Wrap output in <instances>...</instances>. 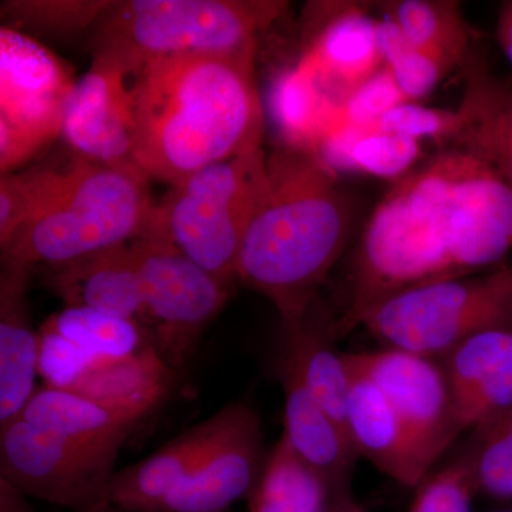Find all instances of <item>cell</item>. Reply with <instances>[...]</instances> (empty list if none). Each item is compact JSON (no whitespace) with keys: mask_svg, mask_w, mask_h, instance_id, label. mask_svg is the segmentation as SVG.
<instances>
[{"mask_svg":"<svg viewBox=\"0 0 512 512\" xmlns=\"http://www.w3.org/2000/svg\"><path fill=\"white\" fill-rule=\"evenodd\" d=\"M512 249V188L483 158L440 154L394 183L372 212L338 338L394 293L494 266Z\"/></svg>","mask_w":512,"mask_h":512,"instance_id":"cell-1","label":"cell"},{"mask_svg":"<svg viewBox=\"0 0 512 512\" xmlns=\"http://www.w3.org/2000/svg\"><path fill=\"white\" fill-rule=\"evenodd\" d=\"M256 53L148 60L138 83L134 164L150 180L171 187L262 148Z\"/></svg>","mask_w":512,"mask_h":512,"instance_id":"cell-2","label":"cell"},{"mask_svg":"<svg viewBox=\"0 0 512 512\" xmlns=\"http://www.w3.org/2000/svg\"><path fill=\"white\" fill-rule=\"evenodd\" d=\"M352 201L316 154L282 147L266 158V184L237 262V282L269 299L282 325L320 296L353 228Z\"/></svg>","mask_w":512,"mask_h":512,"instance_id":"cell-3","label":"cell"},{"mask_svg":"<svg viewBox=\"0 0 512 512\" xmlns=\"http://www.w3.org/2000/svg\"><path fill=\"white\" fill-rule=\"evenodd\" d=\"M154 208L150 178L136 164L84 158L55 200L0 248L2 259L53 266L128 244L146 232Z\"/></svg>","mask_w":512,"mask_h":512,"instance_id":"cell-4","label":"cell"},{"mask_svg":"<svg viewBox=\"0 0 512 512\" xmlns=\"http://www.w3.org/2000/svg\"><path fill=\"white\" fill-rule=\"evenodd\" d=\"M266 158L264 148H258L171 185L146 231L234 286L242 241L264 192Z\"/></svg>","mask_w":512,"mask_h":512,"instance_id":"cell-5","label":"cell"},{"mask_svg":"<svg viewBox=\"0 0 512 512\" xmlns=\"http://www.w3.org/2000/svg\"><path fill=\"white\" fill-rule=\"evenodd\" d=\"M286 6L278 0L113 2L94 28V42L117 43L146 62L258 50L259 37L281 18Z\"/></svg>","mask_w":512,"mask_h":512,"instance_id":"cell-6","label":"cell"},{"mask_svg":"<svg viewBox=\"0 0 512 512\" xmlns=\"http://www.w3.org/2000/svg\"><path fill=\"white\" fill-rule=\"evenodd\" d=\"M360 326L386 348L443 359L476 333L512 328V266L404 289L377 303Z\"/></svg>","mask_w":512,"mask_h":512,"instance_id":"cell-7","label":"cell"},{"mask_svg":"<svg viewBox=\"0 0 512 512\" xmlns=\"http://www.w3.org/2000/svg\"><path fill=\"white\" fill-rule=\"evenodd\" d=\"M131 247L143 292V326L164 362L175 373L183 372L234 286L205 271L154 232H144Z\"/></svg>","mask_w":512,"mask_h":512,"instance_id":"cell-8","label":"cell"},{"mask_svg":"<svg viewBox=\"0 0 512 512\" xmlns=\"http://www.w3.org/2000/svg\"><path fill=\"white\" fill-rule=\"evenodd\" d=\"M76 83L40 40L0 28V173L18 171L62 137Z\"/></svg>","mask_w":512,"mask_h":512,"instance_id":"cell-9","label":"cell"},{"mask_svg":"<svg viewBox=\"0 0 512 512\" xmlns=\"http://www.w3.org/2000/svg\"><path fill=\"white\" fill-rule=\"evenodd\" d=\"M117 457L62 439L20 416L0 426V478L28 497L76 512L111 510Z\"/></svg>","mask_w":512,"mask_h":512,"instance_id":"cell-10","label":"cell"},{"mask_svg":"<svg viewBox=\"0 0 512 512\" xmlns=\"http://www.w3.org/2000/svg\"><path fill=\"white\" fill-rule=\"evenodd\" d=\"M146 60L111 42H94L90 69L77 79L62 140L73 153L101 164H134L137 93Z\"/></svg>","mask_w":512,"mask_h":512,"instance_id":"cell-11","label":"cell"},{"mask_svg":"<svg viewBox=\"0 0 512 512\" xmlns=\"http://www.w3.org/2000/svg\"><path fill=\"white\" fill-rule=\"evenodd\" d=\"M356 375L370 380L392 404L407 433L431 467L458 434L443 363L394 348L343 353Z\"/></svg>","mask_w":512,"mask_h":512,"instance_id":"cell-12","label":"cell"},{"mask_svg":"<svg viewBox=\"0 0 512 512\" xmlns=\"http://www.w3.org/2000/svg\"><path fill=\"white\" fill-rule=\"evenodd\" d=\"M261 419L244 404L227 436L205 457L194 473L177 485L157 512H225L249 498L266 467Z\"/></svg>","mask_w":512,"mask_h":512,"instance_id":"cell-13","label":"cell"},{"mask_svg":"<svg viewBox=\"0 0 512 512\" xmlns=\"http://www.w3.org/2000/svg\"><path fill=\"white\" fill-rule=\"evenodd\" d=\"M298 62L333 103L343 101L383 66L377 22L355 3H326Z\"/></svg>","mask_w":512,"mask_h":512,"instance_id":"cell-14","label":"cell"},{"mask_svg":"<svg viewBox=\"0 0 512 512\" xmlns=\"http://www.w3.org/2000/svg\"><path fill=\"white\" fill-rule=\"evenodd\" d=\"M245 403L221 407L151 456L116 471L109 487L111 508L119 512H157L164 498L194 473L235 426Z\"/></svg>","mask_w":512,"mask_h":512,"instance_id":"cell-15","label":"cell"},{"mask_svg":"<svg viewBox=\"0 0 512 512\" xmlns=\"http://www.w3.org/2000/svg\"><path fill=\"white\" fill-rule=\"evenodd\" d=\"M441 363L461 431L481 429L512 407V328L476 333Z\"/></svg>","mask_w":512,"mask_h":512,"instance_id":"cell-16","label":"cell"},{"mask_svg":"<svg viewBox=\"0 0 512 512\" xmlns=\"http://www.w3.org/2000/svg\"><path fill=\"white\" fill-rule=\"evenodd\" d=\"M285 409L282 437L328 490L330 510L353 508V467L359 454L348 433L320 407L292 369L282 365Z\"/></svg>","mask_w":512,"mask_h":512,"instance_id":"cell-17","label":"cell"},{"mask_svg":"<svg viewBox=\"0 0 512 512\" xmlns=\"http://www.w3.org/2000/svg\"><path fill=\"white\" fill-rule=\"evenodd\" d=\"M43 268L46 288L64 308L92 309L143 325V292L131 242Z\"/></svg>","mask_w":512,"mask_h":512,"instance_id":"cell-18","label":"cell"},{"mask_svg":"<svg viewBox=\"0 0 512 512\" xmlns=\"http://www.w3.org/2000/svg\"><path fill=\"white\" fill-rule=\"evenodd\" d=\"M350 373L346 429L357 454L403 487L419 488L433 467L421 456L384 394L370 380Z\"/></svg>","mask_w":512,"mask_h":512,"instance_id":"cell-19","label":"cell"},{"mask_svg":"<svg viewBox=\"0 0 512 512\" xmlns=\"http://www.w3.org/2000/svg\"><path fill=\"white\" fill-rule=\"evenodd\" d=\"M30 266L2 259L0 269V426L19 416L36 392L39 332L29 312Z\"/></svg>","mask_w":512,"mask_h":512,"instance_id":"cell-20","label":"cell"},{"mask_svg":"<svg viewBox=\"0 0 512 512\" xmlns=\"http://www.w3.org/2000/svg\"><path fill=\"white\" fill-rule=\"evenodd\" d=\"M335 320L319 296L301 318L284 326V366L299 376L313 399L348 433L352 373L335 348Z\"/></svg>","mask_w":512,"mask_h":512,"instance_id":"cell-21","label":"cell"},{"mask_svg":"<svg viewBox=\"0 0 512 512\" xmlns=\"http://www.w3.org/2000/svg\"><path fill=\"white\" fill-rule=\"evenodd\" d=\"M464 66L466 92L453 141L493 165L512 187V86L491 76L474 50Z\"/></svg>","mask_w":512,"mask_h":512,"instance_id":"cell-22","label":"cell"},{"mask_svg":"<svg viewBox=\"0 0 512 512\" xmlns=\"http://www.w3.org/2000/svg\"><path fill=\"white\" fill-rule=\"evenodd\" d=\"M175 376L150 343L134 355L99 360L66 390L143 420L167 399Z\"/></svg>","mask_w":512,"mask_h":512,"instance_id":"cell-23","label":"cell"},{"mask_svg":"<svg viewBox=\"0 0 512 512\" xmlns=\"http://www.w3.org/2000/svg\"><path fill=\"white\" fill-rule=\"evenodd\" d=\"M19 416L62 439L116 456L141 421L131 414L45 384L37 387Z\"/></svg>","mask_w":512,"mask_h":512,"instance_id":"cell-24","label":"cell"},{"mask_svg":"<svg viewBox=\"0 0 512 512\" xmlns=\"http://www.w3.org/2000/svg\"><path fill=\"white\" fill-rule=\"evenodd\" d=\"M268 111L284 147L292 150L316 154L325 138L340 126V107L299 62L284 67L272 80Z\"/></svg>","mask_w":512,"mask_h":512,"instance_id":"cell-25","label":"cell"},{"mask_svg":"<svg viewBox=\"0 0 512 512\" xmlns=\"http://www.w3.org/2000/svg\"><path fill=\"white\" fill-rule=\"evenodd\" d=\"M421 154L420 141L387 133L376 127H352L340 124L325 138L316 156L330 170L355 171L402 180Z\"/></svg>","mask_w":512,"mask_h":512,"instance_id":"cell-26","label":"cell"},{"mask_svg":"<svg viewBox=\"0 0 512 512\" xmlns=\"http://www.w3.org/2000/svg\"><path fill=\"white\" fill-rule=\"evenodd\" d=\"M384 18L392 20L407 39L436 57L448 72L466 64L473 53L470 29L460 5L450 0H396L383 3Z\"/></svg>","mask_w":512,"mask_h":512,"instance_id":"cell-27","label":"cell"},{"mask_svg":"<svg viewBox=\"0 0 512 512\" xmlns=\"http://www.w3.org/2000/svg\"><path fill=\"white\" fill-rule=\"evenodd\" d=\"M84 157L73 153L56 154L35 165L2 174L0 177V248L23 225L45 210L72 180Z\"/></svg>","mask_w":512,"mask_h":512,"instance_id":"cell-28","label":"cell"},{"mask_svg":"<svg viewBox=\"0 0 512 512\" xmlns=\"http://www.w3.org/2000/svg\"><path fill=\"white\" fill-rule=\"evenodd\" d=\"M249 512H329L328 490L296 457L284 437L269 451L261 480L248 498Z\"/></svg>","mask_w":512,"mask_h":512,"instance_id":"cell-29","label":"cell"},{"mask_svg":"<svg viewBox=\"0 0 512 512\" xmlns=\"http://www.w3.org/2000/svg\"><path fill=\"white\" fill-rule=\"evenodd\" d=\"M45 323L94 359L131 356L151 343L146 328L137 320L92 309L64 308Z\"/></svg>","mask_w":512,"mask_h":512,"instance_id":"cell-30","label":"cell"},{"mask_svg":"<svg viewBox=\"0 0 512 512\" xmlns=\"http://www.w3.org/2000/svg\"><path fill=\"white\" fill-rule=\"evenodd\" d=\"M113 2L109 0H29L2 2V18L8 28L35 37H66L94 29Z\"/></svg>","mask_w":512,"mask_h":512,"instance_id":"cell-31","label":"cell"},{"mask_svg":"<svg viewBox=\"0 0 512 512\" xmlns=\"http://www.w3.org/2000/svg\"><path fill=\"white\" fill-rule=\"evenodd\" d=\"M377 37L383 66L392 73L407 101L417 103L429 96L448 73L443 63L414 45L384 16L377 22Z\"/></svg>","mask_w":512,"mask_h":512,"instance_id":"cell-32","label":"cell"},{"mask_svg":"<svg viewBox=\"0 0 512 512\" xmlns=\"http://www.w3.org/2000/svg\"><path fill=\"white\" fill-rule=\"evenodd\" d=\"M480 437L468 454L476 490L512 501V407L478 429Z\"/></svg>","mask_w":512,"mask_h":512,"instance_id":"cell-33","label":"cell"},{"mask_svg":"<svg viewBox=\"0 0 512 512\" xmlns=\"http://www.w3.org/2000/svg\"><path fill=\"white\" fill-rule=\"evenodd\" d=\"M474 491L476 484L466 456L430 474L417 488L410 512H471Z\"/></svg>","mask_w":512,"mask_h":512,"instance_id":"cell-34","label":"cell"},{"mask_svg":"<svg viewBox=\"0 0 512 512\" xmlns=\"http://www.w3.org/2000/svg\"><path fill=\"white\" fill-rule=\"evenodd\" d=\"M379 130L420 141L454 140L458 130L457 110L434 109L416 101H404L375 124Z\"/></svg>","mask_w":512,"mask_h":512,"instance_id":"cell-35","label":"cell"},{"mask_svg":"<svg viewBox=\"0 0 512 512\" xmlns=\"http://www.w3.org/2000/svg\"><path fill=\"white\" fill-rule=\"evenodd\" d=\"M404 101L407 100L392 73L382 66L343 101L340 106V124L373 127L384 114Z\"/></svg>","mask_w":512,"mask_h":512,"instance_id":"cell-36","label":"cell"},{"mask_svg":"<svg viewBox=\"0 0 512 512\" xmlns=\"http://www.w3.org/2000/svg\"><path fill=\"white\" fill-rule=\"evenodd\" d=\"M99 360L103 359H94L87 355L55 329L43 323L39 330V376L45 386L66 390L84 370Z\"/></svg>","mask_w":512,"mask_h":512,"instance_id":"cell-37","label":"cell"},{"mask_svg":"<svg viewBox=\"0 0 512 512\" xmlns=\"http://www.w3.org/2000/svg\"><path fill=\"white\" fill-rule=\"evenodd\" d=\"M28 498L15 485L0 478V512H36Z\"/></svg>","mask_w":512,"mask_h":512,"instance_id":"cell-38","label":"cell"},{"mask_svg":"<svg viewBox=\"0 0 512 512\" xmlns=\"http://www.w3.org/2000/svg\"><path fill=\"white\" fill-rule=\"evenodd\" d=\"M497 40L512 66V0L504 2L498 12Z\"/></svg>","mask_w":512,"mask_h":512,"instance_id":"cell-39","label":"cell"},{"mask_svg":"<svg viewBox=\"0 0 512 512\" xmlns=\"http://www.w3.org/2000/svg\"><path fill=\"white\" fill-rule=\"evenodd\" d=\"M329 512H359L355 507L353 508H338V510H330Z\"/></svg>","mask_w":512,"mask_h":512,"instance_id":"cell-40","label":"cell"},{"mask_svg":"<svg viewBox=\"0 0 512 512\" xmlns=\"http://www.w3.org/2000/svg\"><path fill=\"white\" fill-rule=\"evenodd\" d=\"M100 512H119V511H116V510H109V511H100Z\"/></svg>","mask_w":512,"mask_h":512,"instance_id":"cell-41","label":"cell"},{"mask_svg":"<svg viewBox=\"0 0 512 512\" xmlns=\"http://www.w3.org/2000/svg\"><path fill=\"white\" fill-rule=\"evenodd\" d=\"M225 512H231V510H229V511H225Z\"/></svg>","mask_w":512,"mask_h":512,"instance_id":"cell-42","label":"cell"}]
</instances>
